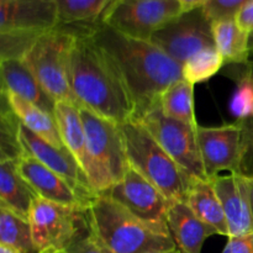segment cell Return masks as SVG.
<instances>
[{
  "instance_id": "cell-31",
  "label": "cell",
  "mask_w": 253,
  "mask_h": 253,
  "mask_svg": "<svg viewBox=\"0 0 253 253\" xmlns=\"http://www.w3.org/2000/svg\"><path fill=\"white\" fill-rule=\"evenodd\" d=\"M251 0H210L203 6L210 21L235 19L237 12Z\"/></svg>"
},
{
  "instance_id": "cell-35",
  "label": "cell",
  "mask_w": 253,
  "mask_h": 253,
  "mask_svg": "<svg viewBox=\"0 0 253 253\" xmlns=\"http://www.w3.org/2000/svg\"><path fill=\"white\" fill-rule=\"evenodd\" d=\"M179 4L182 5L184 11H190V10L198 9V7H203L207 5L210 0H178Z\"/></svg>"
},
{
  "instance_id": "cell-4",
  "label": "cell",
  "mask_w": 253,
  "mask_h": 253,
  "mask_svg": "<svg viewBox=\"0 0 253 253\" xmlns=\"http://www.w3.org/2000/svg\"><path fill=\"white\" fill-rule=\"evenodd\" d=\"M130 167L161 190L170 202H187L190 175L133 119L120 125Z\"/></svg>"
},
{
  "instance_id": "cell-18",
  "label": "cell",
  "mask_w": 253,
  "mask_h": 253,
  "mask_svg": "<svg viewBox=\"0 0 253 253\" xmlns=\"http://www.w3.org/2000/svg\"><path fill=\"white\" fill-rule=\"evenodd\" d=\"M53 116L64 146L76 158L89 180L93 173V163L89 156L85 128L79 113V105L72 101H56Z\"/></svg>"
},
{
  "instance_id": "cell-32",
  "label": "cell",
  "mask_w": 253,
  "mask_h": 253,
  "mask_svg": "<svg viewBox=\"0 0 253 253\" xmlns=\"http://www.w3.org/2000/svg\"><path fill=\"white\" fill-rule=\"evenodd\" d=\"M66 251L67 253H109L90 229L69 245Z\"/></svg>"
},
{
  "instance_id": "cell-34",
  "label": "cell",
  "mask_w": 253,
  "mask_h": 253,
  "mask_svg": "<svg viewBox=\"0 0 253 253\" xmlns=\"http://www.w3.org/2000/svg\"><path fill=\"white\" fill-rule=\"evenodd\" d=\"M235 21L241 30L247 34L253 32V0L247 2L235 16Z\"/></svg>"
},
{
  "instance_id": "cell-15",
  "label": "cell",
  "mask_w": 253,
  "mask_h": 253,
  "mask_svg": "<svg viewBox=\"0 0 253 253\" xmlns=\"http://www.w3.org/2000/svg\"><path fill=\"white\" fill-rule=\"evenodd\" d=\"M16 167L21 177L30 184L40 198L79 209H88L90 203L81 197L61 175L40 162L34 156L22 152Z\"/></svg>"
},
{
  "instance_id": "cell-27",
  "label": "cell",
  "mask_w": 253,
  "mask_h": 253,
  "mask_svg": "<svg viewBox=\"0 0 253 253\" xmlns=\"http://www.w3.org/2000/svg\"><path fill=\"white\" fill-rule=\"evenodd\" d=\"M224 63V57L216 47L203 49L183 64V79L192 84L202 83L215 76Z\"/></svg>"
},
{
  "instance_id": "cell-21",
  "label": "cell",
  "mask_w": 253,
  "mask_h": 253,
  "mask_svg": "<svg viewBox=\"0 0 253 253\" xmlns=\"http://www.w3.org/2000/svg\"><path fill=\"white\" fill-rule=\"evenodd\" d=\"M185 203L202 221L216 230L217 234L230 236L221 202L210 180L190 178Z\"/></svg>"
},
{
  "instance_id": "cell-1",
  "label": "cell",
  "mask_w": 253,
  "mask_h": 253,
  "mask_svg": "<svg viewBox=\"0 0 253 253\" xmlns=\"http://www.w3.org/2000/svg\"><path fill=\"white\" fill-rule=\"evenodd\" d=\"M89 35L118 71L135 103V115L160 103L163 91L183 78L182 64L151 41L124 35L106 24Z\"/></svg>"
},
{
  "instance_id": "cell-26",
  "label": "cell",
  "mask_w": 253,
  "mask_h": 253,
  "mask_svg": "<svg viewBox=\"0 0 253 253\" xmlns=\"http://www.w3.org/2000/svg\"><path fill=\"white\" fill-rule=\"evenodd\" d=\"M0 244L21 253H40L32 239L29 220L4 207H0Z\"/></svg>"
},
{
  "instance_id": "cell-7",
  "label": "cell",
  "mask_w": 253,
  "mask_h": 253,
  "mask_svg": "<svg viewBox=\"0 0 253 253\" xmlns=\"http://www.w3.org/2000/svg\"><path fill=\"white\" fill-rule=\"evenodd\" d=\"M132 119L153 136L188 175L209 180L203 166L195 128L166 115L160 103L146 109Z\"/></svg>"
},
{
  "instance_id": "cell-13",
  "label": "cell",
  "mask_w": 253,
  "mask_h": 253,
  "mask_svg": "<svg viewBox=\"0 0 253 253\" xmlns=\"http://www.w3.org/2000/svg\"><path fill=\"white\" fill-rule=\"evenodd\" d=\"M17 136L22 151L34 156L49 169L61 175L83 199L90 203L96 197L91 190L86 174L67 148H58L51 145L22 125L21 121Z\"/></svg>"
},
{
  "instance_id": "cell-20",
  "label": "cell",
  "mask_w": 253,
  "mask_h": 253,
  "mask_svg": "<svg viewBox=\"0 0 253 253\" xmlns=\"http://www.w3.org/2000/svg\"><path fill=\"white\" fill-rule=\"evenodd\" d=\"M37 197L17 170L16 161L0 158V207L29 220L32 203Z\"/></svg>"
},
{
  "instance_id": "cell-25",
  "label": "cell",
  "mask_w": 253,
  "mask_h": 253,
  "mask_svg": "<svg viewBox=\"0 0 253 253\" xmlns=\"http://www.w3.org/2000/svg\"><path fill=\"white\" fill-rule=\"evenodd\" d=\"M160 105L169 118L188 124L195 130L199 126L194 113V84L185 79L177 81L163 91Z\"/></svg>"
},
{
  "instance_id": "cell-6",
  "label": "cell",
  "mask_w": 253,
  "mask_h": 253,
  "mask_svg": "<svg viewBox=\"0 0 253 253\" xmlns=\"http://www.w3.org/2000/svg\"><path fill=\"white\" fill-rule=\"evenodd\" d=\"M74 40L76 34L71 27L58 25L40 35L21 57V61L54 101L77 104L68 82L69 54Z\"/></svg>"
},
{
  "instance_id": "cell-19",
  "label": "cell",
  "mask_w": 253,
  "mask_h": 253,
  "mask_svg": "<svg viewBox=\"0 0 253 253\" xmlns=\"http://www.w3.org/2000/svg\"><path fill=\"white\" fill-rule=\"evenodd\" d=\"M0 71L4 90L16 94L24 100L53 115L56 101L42 88L40 82L21 59H1Z\"/></svg>"
},
{
  "instance_id": "cell-23",
  "label": "cell",
  "mask_w": 253,
  "mask_h": 253,
  "mask_svg": "<svg viewBox=\"0 0 253 253\" xmlns=\"http://www.w3.org/2000/svg\"><path fill=\"white\" fill-rule=\"evenodd\" d=\"M215 47L225 63L244 64L249 62L250 35L239 27L235 19L211 21Z\"/></svg>"
},
{
  "instance_id": "cell-5",
  "label": "cell",
  "mask_w": 253,
  "mask_h": 253,
  "mask_svg": "<svg viewBox=\"0 0 253 253\" xmlns=\"http://www.w3.org/2000/svg\"><path fill=\"white\" fill-rule=\"evenodd\" d=\"M79 113L93 163L89 184L94 194L100 195L120 182L130 168L123 132L115 123L96 115L84 106H79Z\"/></svg>"
},
{
  "instance_id": "cell-16",
  "label": "cell",
  "mask_w": 253,
  "mask_h": 253,
  "mask_svg": "<svg viewBox=\"0 0 253 253\" xmlns=\"http://www.w3.org/2000/svg\"><path fill=\"white\" fill-rule=\"evenodd\" d=\"M210 182L221 202L229 226V237L253 234V216L246 177L239 173H230L229 175H217Z\"/></svg>"
},
{
  "instance_id": "cell-17",
  "label": "cell",
  "mask_w": 253,
  "mask_h": 253,
  "mask_svg": "<svg viewBox=\"0 0 253 253\" xmlns=\"http://www.w3.org/2000/svg\"><path fill=\"white\" fill-rule=\"evenodd\" d=\"M167 221L175 246L182 253H202L205 240L217 234L183 202L169 200Z\"/></svg>"
},
{
  "instance_id": "cell-9",
  "label": "cell",
  "mask_w": 253,
  "mask_h": 253,
  "mask_svg": "<svg viewBox=\"0 0 253 253\" xmlns=\"http://www.w3.org/2000/svg\"><path fill=\"white\" fill-rule=\"evenodd\" d=\"M150 41L182 66L203 49L215 47L211 21L203 7L182 12L156 31Z\"/></svg>"
},
{
  "instance_id": "cell-24",
  "label": "cell",
  "mask_w": 253,
  "mask_h": 253,
  "mask_svg": "<svg viewBox=\"0 0 253 253\" xmlns=\"http://www.w3.org/2000/svg\"><path fill=\"white\" fill-rule=\"evenodd\" d=\"M115 0H57L59 25L98 26L104 24Z\"/></svg>"
},
{
  "instance_id": "cell-38",
  "label": "cell",
  "mask_w": 253,
  "mask_h": 253,
  "mask_svg": "<svg viewBox=\"0 0 253 253\" xmlns=\"http://www.w3.org/2000/svg\"><path fill=\"white\" fill-rule=\"evenodd\" d=\"M40 253H67L66 250H47V251L40 252Z\"/></svg>"
},
{
  "instance_id": "cell-37",
  "label": "cell",
  "mask_w": 253,
  "mask_h": 253,
  "mask_svg": "<svg viewBox=\"0 0 253 253\" xmlns=\"http://www.w3.org/2000/svg\"><path fill=\"white\" fill-rule=\"evenodd\" d=\"M0 253H21V252H19L17 250L12 249V247L6 246V245L0 244Z\"/></svg>"
},
{
  "instance_id": "cell-10",
  "label": "cell",
  "mask_w": 253,
  "mask_h": 253,
  "mask_svg": "<svg viewBox=\"0 0 253 253\" xmlns=\"http://www.w3.org/2000/svg\"><path fill=\"white\" fill-rule=\"evenodd\" d=\"M182 12L178 0H115L104 24L124 35L150 41L156 31Z\"/></svg>"
},
{
  "instance_id": "cell-30",
  "label": "cell",
  "mask_w": 253,
  "mask_h": 253,
  "mask_svg": "<svg viewBox=\"0 0 253 253\" xmlns=\"http://www.w3.org/2000/svg\"><path fill=\"white\" fill-rule=\"evenodd\" d=\"M241 125V152L237 173L253 178V116L239 121Z\"/></svg>"
},
{
  "instance_id": "cell-11",
  "label": "cell",
  "mask_w": 253,
  "mask_h": 253,
  "mask_svg": "<svg viewBox=\"0 0 253 253\" xmlns=\"http://www.w3.org/2000/svg\"><path fill=\"white\" fill-rule=\"evenodd\" d=\"M101 195L111 198L141 221L170 234L167 215L169 200L137 170L130 167L125 177Z\"/></svg>"
},
{
  "instance_id": "cell-36",
  "label": "cell",
  "mask_w": 253,
  "mask_h": 253,
  "mask_svg": "<svg viewBox=\"0 0 253 253\" xmlns=\"http://www.w3.org/2000/svg\"><path fill=\"white\" fill-rule=\"evenodd\" d=\"M247 187H249V195H250V203H251V210L253 216V178H247Z\"/></svg>"
},
{
  "instance_id": "cell-2",
  "label": "cell",
  "mask_w": 253,
  "mask_h": 253,
  "mask_svg": "<svg viewBox=\"0 0 253 253\" xmlns=\"http://www.w3.org/2000/svg\"><path fill=\"white\" fill-rule=\"evenodd\" d=\"M76 34L69 54L68 82L79 106L123 125L135 115V103L118 71L94 42L90 26L66 25Z\"/></svg>"
},
{
  "instance_id": "cell-14",
  "label": "cell",
  "mask_w": 253,
  "mask_h": 253,
  "mask_svg": "<svg viewBox=\"0 0 253 253\" xmlns=\"http://www.w3.org/2000/svg\"><path fill=\"white\" fill-rule=\"evenodd\" d=\"M59 25L57 0H0V32H42Z\"/></svg>"
},
{
  "instance_id": "cell-3",
  "label": "cell",
  "mask_w": 253,
  "mask_h": 253,
  "mask_svg": "<svg viewBox=\"0 0 253 253\" xmlns=\"http://www.w3.org/2000/svg\"><path fill=\"white\" fill-rule=\"evenodd\" d=\"M89 226L109 253H165L177 249L172 235L141 221L106 195H96L86 209Z\"/></svg>"
},
{
  "instance_id": "cell-22",
  "label": "cell",
  "mask_w": 253,
  "mask_h": 253,
  "mask_svg": "<svg viewBox=\"0 0 253 253\" xmlns=\"http://www.w3.org/2000/svg\"><path fill=\"white\" fill-rule=\"evenodd\" d=\"M1 91L6 95L10 108L12 109L15 115L21 121L22 125L26 126L29 130H31L32 132L36 133L37 136L43 138L51 145L58 148H66L61 135H59L53 115L37 108L36 105L29 103V101L24 100L16 94L10 93L4 89H1Z\"/></svg>"
},
{
  "instance_id": "cell-12",
  "label": "cell",
  "mask_w": 253,
  "mask_h": 253,
  "mask_svg": "<svg viewBox=\"0 0 253 253\" xmlns=\"http://www.w3.org/2000/svg\"><path fill=\"white\" fill-rule=\"evenodd\" d=\"M241 133L239 121L216 127L198 126L197 141L208 179H214L224 170L237 173Z\"/></svg>"
},
{
  "instance_id": "cell-40",
  "label": "cell",
  "mask_w": 253,
  "mask_h": 253,
  "mask_svg": "<svg viewBox=\"0 0 253 253\" xmlns=\"http://www.w3.org/2000/svg\"><path fill=\"white\" fill-rule=\"evenodd\" d=\"M165 253H182V252H180L178 249H175V250H173V251H168V252H165Z\"/></svg>"
},
{
  "instance_id": "cell-29",
  "label": "cell",
  "mask_w": 253,
  "mask_h": 253,
  "mask_svg": "<svg viewBox=\"0 0 253 253\" xmlns=\"http://www.w3.org/2000/svg\"><path fill=\"white\" fill-rule=\"evenodd\" d=\"M40 35L39 32H0L1 59H21Z\"/></svg>"
},
{
  "instance_id": "cell-8",
  "label": "cell",
  "mask_w": 253,
  "mask_h": 253,
  "mask_svg": "<svg viewBox=\"0 0 253 253\" xmlns=\"http://www.w3.org/2000/svg\"><path fill=\"white\" fill-rule=\"evenodd\" d=\"M29 222L39 252L67 250L90 229L86 209L57 204L40 197L32 203Z\"/></svg>"
},
{
  "instance_id": "cell-33",
  "label": "cell",
  "mask_w": 253,
  "mask_h": 253,
  "mask_svg": "<svg viewBox=\"0 0 253 253\" xmlns=\"http://www.w3.org/2000/svg\"><path fill=\"white\" fill-rule=\"evenodd\" d=\"M222 253H253V234L229 237Z\"/></svg>"
},
{
  "instance_id": "cell-28",
  "label": "cell",
  "mask_w": 253,
  "mask_h": 253,
  "mask_svg": "<svg viewBox=\"0 0 253 253\" xmlns=\"http://www.w3.org/2000/svg\"><path fill=\"white\" fill-rule=\"evenodd\" d=\"M236 89L230 100V113L236 121L253 116V66L245 67L236 76Z\"/></svg>"
},
{
  "instance_id": "cell-39",
  "label": "cell",
  "mask_w": 253,
  "mask_h": 253,
  "mask_svg": "<svg viewBox=\"0 0 253 253\" xmlns=\"http://www.w3.org/2000/svg\"><path fill=\"white\" fill-rule=\"evenodd\" d=\"M249 46H250V51H252V52H253V32H252V34H250Z\"/></svg>"
}]
</instances>
